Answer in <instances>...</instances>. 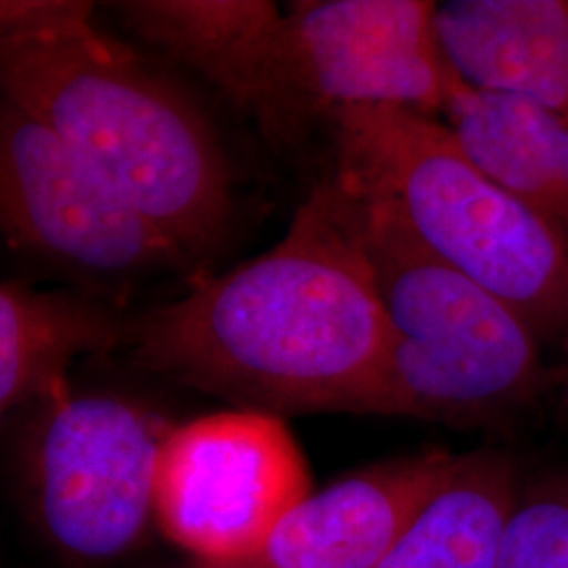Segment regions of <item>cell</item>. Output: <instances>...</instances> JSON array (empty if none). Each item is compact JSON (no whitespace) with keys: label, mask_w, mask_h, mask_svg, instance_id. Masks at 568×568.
<instances>
[{"label":"cell","mask_w":568,"mask_h":568,"mask_svg":"<svg viewBox=\"0 0 568 568\" xmlns=\"http://www.w3.org/2000/svg\"><path fill=\"white\" fill-rule=\"evenodd\" d=\"M312 493L283 417L232 408L171 427L156 466V525L206 567L251 565Z\"/></svg>","instance_id":"cell-7"},{"label":"cell","mask_w":568,"mask_h":568,"mask_svg":"<svg viewBox=\"0 0 568 568\" xmlns=\"http://www.w3.org/2000/svg\"><path fill=\"white\" fill-rule=\"evenodd\" d=\"M112 9L142 41L201 74L260 121L283 11L267 0H129Z\"/></svg>","instance_id":"cell-11"},{"label":"cell","mask_w":568,"mask_h":568,"mask_svg":"<svg viewBox=\"0 0 568 568\" xmlns=\"http://www.w3.org/2000/svg\"><path fill=\"white\" fill-rule=\"evenodd\" d=\"M129 363L234 408L352 413L387 347L373 270L326 183L286 236L190 295L133 316Z\"/></svg>","instance_id":"cell-1"},{"label":"cell","mask_w":568,"mask_h":568,"mask_svg":"<svg viewBox=\"0 0 568 568\" xmlns=\"http://www.w3.org/2000/svg\"><path fill=\"white\" fill-rule=\"evenodd\" d=\"M453 70L436 34V2L307 0L278 21L262 129L295 142L354 105L445 110Z\"/></svg>","instance_id":"cell-5"},{"label":"cell","mask_w":568,"mask_h":568,"mask_svg":"<svg viewBox=\"0 0 568 568\" xmlns=\"http://www.w3.org/2000/svg\"><path fill=\"white\" fill-rule=\"evenodd\" d=\"M333 185L377 204L440 262L511 305L539 337L568 328V243L467 159L447 124L408 108L331 116Z\"/></svg>","instance_id":"cell-3"},{"label":"cell","mask_w":568,"mask_h":568,"mask_svg":"<svg viewBox=\"0 0 568 568\" xmlns=\"http://www.w3.org/2000/svg\"><path fill=\"white\" fill-rule=\"evenodd\" d=\"M326 187L373 270L387 318L384 361L352 413L476 426L532 398L544 373L537 331L426 251L386 209L331 180Z\"/></svg>","instance_id":"cell-4"},{"label":"cell","mask_w":568,"mask_h":568,"mask_svg":"<svg viewBox=\"0 0 568 568\" xmlns=\"http://www.w3.org/2000/svg\"><path fill=\"white\" fill-rule=\"evenodd\" d=\"M131 318L89 295L0 286V408L44 405L68 389V366L82 354L124 342Z\"/></svg>","instance_id":"cell-13"},{"label":"cell","mask_w":568,"mask_h":568,"mask_svg":"<svg viewBox=\"0 0 568 568\" xmlns=\"http://www.w3.org/2000/svg\"><path fill=\"white\" fill-rule=\"evenodd\" d=\"M450 133L483 173L568 243V124L537 103L453 79Z\"/></svg>","instance_id":"cell-12"},{"label":"cell","mask_w":568,"mask_h":568,"mask_svg":"<svg viewBox=\"0 0 568 568\" xmlns=\"http://www.w3.org/2000/svg\"><path fill=\"white\" fill-rule=\"evenodd\" d=\"M457 455L424 450L312 490L272 532L255 568H377L447 480Z\"/></svg>","instance_id":"cell-9"},{"label":"cell","mask_w":568,"mask_h":568,"mask_svg":"<svg viewBox=\"0 0 568 568\" xmlns=\"http://www.w3.org/2000/svg\"><path fill=\"white\" fill-rule=\"evenodd\" d=\"M84 0H2L4 102L79 150L187 257L224 234L232 175L201 108Z\"/></svg>","instance_id":"cell-2"},{"label":"cell","mask_w":568,"mask_h":568,"mask_svg":"<svg viewBox=\"0 0 568 568\" xmlns=\"http://www.w3.org/2000/svg\"><path fill=\"white\" fill-rule=\"evenodd\" d=\"M497 568H568V469L520 485Z\"/></svg>","instance_id":"cell-15"},{"label":"cell","mask_w":568,"mask_h":568,"mask_svg":"<svg viewBox=\"0 0 568 568\" xmlns=\"http://www.w3.org/2000/svg\"><path fill=\"white\" fill-rule=\"evenodd\" d=\"M436 34L459 81L568 124V0H450L436 4Z\"/></svg>","instance_id":"cell-10"},{"label":"cell","mask_w":568,"mask_h":568,"mask_svg":"<svg viewBox=\"0 0 568 568\" xmlns=\"http://www.w3.org/2000/svg\"><path fill=\"white\" fill-rule=\"evenodd\" d=\"M169 422L114 394L65 392L41 405L30 471L44 535L100 565L142 544L156 523V466Z\"/></svg>","instance_id":"cell-6"},{"label":"cell","mask_w":568,"mask_h":568,"mask_svg":"<svg viewBox=\"0 0 568 568\" xmlns=\"http://www.w3.org/2000/svg\"><path fill=\"white\" fill-rule=\"evenodd\" d=\"M206 568H255L251 565H225V567H206Z\"/></svg>","instance_id":"cell-16"},{"label":"cell","mask_w":568,"mask_h":568,"mask_svg":"<svg viewBox=\"0 0 568 568\" xmlns=\"http://www.w3.org/2000/svg\"><path fill=\"white\" fill-rule=\"evenodd\" d=\"M520 485L506 453L457 455L443 487L377 568H497Z\"/></svg>","instance_id":"cell-14"},{"label":"cell","mask_w":568,"mask_h":568,"mask_svg":"<svg viewBox=\"0 0 568 568\" xmlns=\"http://www.w3.org/2000/svg\"><path fill=\"white\" fill-rule=\"evenodd\" d=\"M0 209L11 243L82 272L131 276L190 260L95 164L9 102L0 112Z\"/></svg>","instance_id":"cell-8"}]
</instances>
